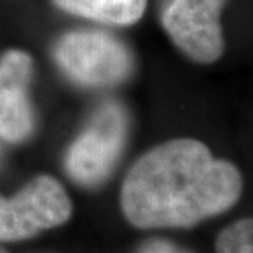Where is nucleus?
<instances>
[{"instance_id":"nucleus-5","label":"nucleus","mask_w":253,"mask_h":253,"mask_svg":"<svg viewBox=\"0 0 253 253\" xmlns=\"http://www.w3.org/2000/svg\"><path fill=\"white\" fill-rule=\"evenodd\" d=\"M225 0H170L162 25L173 44L198 64H212L225 51L222 10Z\"/></svg>"},{"instance_id":"nucleus-6","label":"nucleus","mask_w":253,"mask_h":253,"mask_svg":"<svg viewBox=\"0 0 253 253\" xmlns=\"http://www.w3.org/2000/svg\"><path fill=\"white\" fill-rule=\"evenodd\" d=\"M33 75L30 54L10 49L0 57V137L18 144L31 136L35 115L28 98Z\"/></svg>"},{"instance_id":"nucleus-2","label":"nucleus","mask_w":253,"mask_h":253,"mask_svg":"<svg viewBox=\"0 0 253 253\" xmlns=\"http://www.w3.org/2000/svg\"><path fill=\"white\" fill-rule=\"evenodd\" d=\"M54 57L64 74L85 87H113L131 75L127 47L103 31H71L57 41Z\"/></svg>"},{"instance_id":"nucleus-7","label":"nucleus","mask_w":253,"mask_h":253,"mask_svg":"<svg viewBox=\"0 0 253 253\" xmlns=\"http://www.w3.org/2000/svg\"><path fill=\"white\" fill-rule=\"evenodd\" d=\"M54 5L77 17L127 26L142 18L147 0H54Z\"/></svg>"},{"instance_id":"nucleus-9","label":"nucleus","mask_w":253,"mask_h":253,"mask_svg":"<svg viewBox=\"0 0 253 253\" xmlns=\"http://www.w3.org/2000/svg\"><path fill=\"white\" fill-rule=\"evenodd\" d=\"M141 253H188V252L178 249V247L173 245V244H170V242L150 240V242H147V244L142 247Z\"/></svg>"},{"instance_id":"nucleus-3","label":"nucleus","mask_w":253,"mask_h":253,"mask_svg":"<svg viewBox=\"0 0 253 253\" xmlns=\"http://www.w3.org/2000/svg\"><path fill=\"white\" fill-rule=\"evenodd\" d=\"M127 127L121 105H101L67 152L66 169L71 178L84 186H96L108 178L126 144Z\"/></svg>"},{"instance_id":"nucleus-8","label":"nucleus","mask_w":253,"mask_h":253,"mask_svg":"<svg viewBox=\"0 0 253 253\" xmlns=\"http://www.w3.org/2000/svg\"><path fill=\"white\" fill-rule=\"evenodd\" d=\"M216 253H253V217L227 225L216 240Z\"/></svg>"},{"instance_id":"nucleus-10","label":"nucleus","mask_w":253,"mask_h":253,"mask_svg":"<svg viewBox=\"0 0 253 253\" xmlns=\"http://www.w3.org/2000/svg\"><path fill=\"white\" fill-rule=\"evenodd\" d=\"M0 253H8L7 250H3V249H0Z\"/></svg>"},{"instance_id":"nucleus-4","label":"nucleus","mask_w":253,"mask_h":253,"mask_svg":"<svg viewBox=\"0 0 253 253\" xmlns=\"http://www.w3.org/2000/svg\"><path fill=\"white\" fill-rule=\"evenodd\" d=\"M72 216L67 191L54 176L40 175L12 198L0 196V240L15 242L59 227Z\"/></svg>"},{"instance_id":"nucleus-1","label":"nucleus","mask_w":253,"mask_h":253,"mask_svg":"<svg viewBox=\"0 0 253 253\" xmlns=\"http://www.w3.org/2000/svg\"><path fill=\"white\" fill-rule=\"evenodd\" d=\"M244 191L240 170L196 139H171L147 150L127 171L121 208L139 229L193 227L234 208Z\"/></svg>"}]
</instances>
